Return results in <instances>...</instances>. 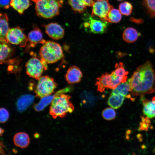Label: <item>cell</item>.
<instances>
[{
	"label": "cell",
	"instance_id": "6da1fadb",
	"mask_svg": "<svg viewBox=\"0 0 155 155\" xmlns=\"http://www.w3.org/2000/svg\"><path fill=\"white\" fill-rule=\"evenodd\" d=\"M127 81L131 95L142 98L146 94L154 92L155 72L150 61H147L139 66Z\"/></svg>",
	"mask_w": 155,
	"mask_h": 155
},
{
	"label": "cell",
	"instance_id": "7a4b0ae2",
	"mask_svg": "<svg viewBox=\"0 0 155 155\" xmlns=\"http://www.w3.org/2000/svg\"><path fill=\"white\" fill-rule=\"evenodd\" d=\"M35 4L36 15L45 18H51L59 14L63 0H31Z\"/></svg>",
	"mask_w": 155,
	"mask_h": 155
},
{
	"label": "cell",
	"instance_id": "3957f363",
	"mask_svg": "<svg viewBox=\"0 0 155 155\" xmlns=\"http://www.w3.org/2000/svg\"><path fill=\"white\" fill-rule=\"evenodd\" d=\"M71 96L62 94L56 96L51 103L49 114L55 119L57 117L63 118L68 113H72L74 106L69 100Z\"/></svg>",
	"mask_w": 155,
	"mask_h": 155
},
{
	"label": "cell",
	"instance_id": "277c9868",
	"mask_svg": "<svg viewBox=\"0 0 155 155\" xmlns=\"http://www.w3.org/2000/svg\"><path fill=\"white\" fill-rule=\"evenodd\" d=\"M41 58L47 63H55L63 56V51L60 45L54 42L49 41L43 44L39 51Z\"/></svg>",
	"mask_w": 155,
	"mask_h": 155
},
{
	"label": "cell",
	"instance_id": "5b68a950",
	"mask_svg": "<svg viewBox=\"0 0 155 155\" xmlns=\"http://www.w3.org/2000/svg\"><path fill=\"white\" fill-rule=\"evenodd\" d=\"M35 90L36 96L42 98L51 95L57 87L53 79L47 75L41 76Z\"/></svg>",
	"mask_w": 155,
	"mask_h": 155
},
{
	"label": "cell",
	"instance_id": "8992f818",
	"mask_svg": "<svg viewBox=\"0 0 155 155\" xmlns=\"http://www.w3.org/2000/svg\"><path fill=\"white\" fill-rule=\"evenodd\" d=\"M27 74L30 77L38 80L44 69L41 59L33 57L26 63Z\"/></svg>",
	"mask_w": 155,
	"mask_h": 155
},
{
	"label": "cell",
	"instance_id": "52a82bcc",
	"mask_svg": "<svg viewBox=\"0 0 155 155\" xmlns=\"http://www.w3.org/2000/svg\"><path fill=\"white\" fill-rule=\"evenodd\" d=\"M6 39L10 43L19 45L21 47L25 46L28 41V38L19 26L9 29L7 34Z\"/></svg>",
	"mask_w": 155,
	"mask_h": 155
},
{
	"label": "cell",
	"instance_id": "ba28073f",
	"mask_svg": "<svg viewBox=\"0 0 155 155\" xmlns=\"http://www.w3.org/2000/svg\"><path fill=\"white\" fill-rule=\"evenodd\" d=\"M92 16L98 17L101 20L106 22L107 15L113 6L109 2L108 0L97 1L94 2L92 6Z\"/></svg>",
	"mask_w": 155,
	"mask_h": 155
},
{
	"label": "cell",
	"instance_id": "9c48e42d",
	"mask_svg": "<svg viewBox=\"0 0 155 155\" xmlns=\"http://www.w3.org/2000/svg\"><path fill=\"white\" fill-rule=\"evenodd\" d=\"M107 22L102 21L94 19L90 17L88 22L84 23L85 28L89 29L90 32L94 34H102L106 30Z\"/></svg>",
	"mask_w": 155,
	"mask_h": 155
},
{
	"label": "cell",
	"instance_id": "30bf717a",
	"mask_svg": "<svg viewBox=\"0 0 155 155\" xmlns=\"http://www.w3.org/2000/svg\"><path fill=\"white\" fill-rule=\"evenodd\" d=\"M96 85L97 91L101 92L106 88L114 89L116 88L111 74L107 72L97 78Z\"/></svg>",
	"mask_w": 155,
	"mask_h": 155
},
{
	"label": "cell",
	"instance_id": "8fae6325",
	"mask_svg": "<svg viewBox=\"0 0 155 155\" xmlns=\"http://www.w3.org/2000/svg\"><path fill=\"white\" fill-rule=\"evenodd\" d=\"M45 32L51 38L58 40L63 38L64 30L61 26L56 23H51L44 26Z\"/></svg>",
	"mask_w": 155,
	"mask_h": 155
},
{
	"label": "cell",
	"instance_id": "7c38bea8",
	"mask_svg": "<svg viewBox=\"0 0 155 155\" xmlns=\"http://www.w3.org/2000/svg\"><path fill=\"white\" fill-rule=\"evenodd\" d=\"M71 89L69 87H67L57 92L53 95H50L41 98L38 103L34 105L33 106L34 109L36 111H40L42 110L51 102L56 96L68 92L71 90Z\"/></svg>",
	"mask_w": 155,
	"mask_h": 155
},
{
	"label": "cell",
	"instance_id": "4fadbf2b",
	"mask_svg": "<svg viewBox=\"0 0 155 155\" xmlns=\"http://www.w3.org/2000/svg\"><path fill=\"white\" fill-rule=\"evenodd\" d=\"M65 77L66 80L68 83L75 84L81 81L82 77V73L79 67L73 65L69 68Z\"/></svg>",
	"mask_w": 155,
	"mask_h": 155
},
{
	"label": "cell",
	"instance_id": "5bb4252c",
	"mask_svg": "<svg viewBox=\"0 0 155 155\" xmlns=\"http://www.w3.org/2000/svg\"><path fill=\"white\" fill-rule=\"evenodd\" d=\"M93 0H68V3L72 9L75 12L83 13L87 6H92Z\"/></svg>",
	"mask_w": 155,
	"mask_h": 155
},
{
	"label": "cell",
	"instance_id": "9a60e30c",
	"mask_svg": "<svg viewBox=\"0 0 155 155\" xmlns=\"http://www.w3.org/2000/svg\"><path fill=\"white\" fill-rule=\"evenodd\" d=\"M28 41L30 43V46L33 47L38 44H43L46 41L43 38L42 33L41 30L36 26H34V29L28 34Z\"/></svg>",
	"mask_w": 155,
	"mask_h": 155
},
{
	"label": "cell",
	"instance_id": "2e32d148",
	"mask_svg": "<svg viewBox=\"0 0 155 155\" xmlns=\"http://www.w3.org/2000/svg\"><path fill=\"white\" fill-rule=\"evenodd\" d=\"M143 106V113L148 118L155 117V96L149 100L142 98Z\"/></svg>",
	"mask_w": 155,
	"mask_h": 155
},
{
	"label": "cell",
	"instance_id": "e0dca14e",
	"mask_svg": "<svg viewBox=\"0 0 155 155\" xmlns=\"http://www.w3.org/2000/svg\"><path fill=\"white\" fill-rule=\"evenodd\" d=\"M34 98V96L30 94H24L20 96L18 99L16 103L18 111L22 112L27 109L32 103Z\"/></svg>",
	"mask_w": 155,
	"mask_h": 155
},
{
	"label": "cell",
	"instance_id": "ac0fdd59",
	"mask_svg": "<svg viewBox=\"0 0 155 155\" xmlns=\"http://www.w3.org/2000/svg\"><path fill=\"white\" fill-rule=\"evenodd\" d=\"M13 140L16 146L22 148L27 147L30 142V138L28 134L23 132L16 134L14 136Z\"/></svg>",
	"mask_w": 155,
	"mask_h": 155
},
{
	"label": "cell",
	"instance_id": "d6986e66",
	"mask_svg": "<svg viewBox=\"0 0 155 155\" xmlns=\"http://www.w3.org/2000/svg\"><path fill=\"white\" fill-rule=\"evenodd\" d=\"M131 88L128 81L121 83L115 88L113 89L112 93L120 94L125 97L130 99L133 101L135 100L130 94Z\"/></svg>",
	"mask_w": 155,
	"mask_h": 155
},
{
	"label": "cell",
	"instance_id": "ffe728a7",
	"mask_svg": "<svg viewBox=\"0 0 155 155\" xmlns=\"http://www.w3.org/2000/svg\"><path fill=\"white\" fill-rule=\"evenodd\" d=\"M8 18L7 15L6 13H1L0 42L7 41L6 39V36L9 29L8 26Z\"/></svg>",
	"mask_w": 155,
	"mask_h": 155
},
{
	"label": "cell",
	"instance_id": "44dd1931",
	"mask_svg": "<svg viewBox=\"0 0 155 155\" xmlns=\"http://www.w3.org/2000/svg\"><path fill=\"white\" fill-rule=\"evenodd\" d=\"M125 98L121 94L111 93L108 99V104L112 108L118 109L123 104Z\"/></svg>",
	"mask_w": 155,
	"mask_h": 155
},
{
	"label": "cell",
	"instance_id": "7402d4cb",
	"mask_svg": "<svg viewBox=\"0 0 155 155\" xmlns=\"http://www.w3.org/2000/svg\"><path fill=\"white\" fill-rule=\"evenodd\" d=\"M31 4L30 0H11L10 5L20 14H22Z\"/></svg>",
	"mask_w": 155,
	"mask_h": 155
},
{
	"label": "cell",
	"instance_id": "603a6c76",
	"mask_svg": "<svg viewBox=\"0 0 155 155\" xmlns=\"http://www.w3.org/2000/svg\"><path fill=\"white\" fill-rule=\"evenodd\" d=\"M140 36L137 30L132 27L126 28L123 32L122 37L123 40L127 42L131 43L135 42Z\"/></svg>",
	"mask_w": 155,
	"mask_h": 155
},
{
	"label": "cell",
	"instance_id": "cb8c5ba5",
	"mask_svg": "<svg viewBox=\"0 0 155 155\" xmlns=\"http://www.w3.org/2000/svg\"><path fill=\"white\" fill-rule=\"evenodd\" d=\"M115 69L111 73L119 78L122 83L126 82L129 72L126 71L123 64L122 62L117 63L115 65Z\"/></svg>",
	"mask_w": 155,
	"mask_h": 155
},
{
	"label": "cell",
	"instance_id": "d4e9b609",
	"mask_svg": "<svg viewBox=\"0 0 155 155\" xmlns=\"http://www.w3.org/2000/svg\"><path fill=\"white\" fill-rule=\"evenodd\" d=\"M7 41L0 42V61L1 64L2 63L12 51L11 47L8 44Z\"/></svg>",
	"mask_w": 155,
	"mask_h": 155
},
{
	"label": "cell",
	"instance_id": "484cf974",
	"mask_svg": "<svg viewBox=\"0 0 155 155\" xmlns=\"http://www.w3.org/2000/svg\"><path fill=\"white\" fill-rule=\"evenodd\" d=\"M121 18V14L119 10L113 8L108 13L106 17V22L117 23L120 21Z\"/></svg>",
	"mask_w": 155,
	"mask_h": 155
},
{
	"label": "cell",
	"instance_id": "4316f807",
	"mask_svg": "<svg viewBox=\"0 0 155 155\" xmlns=\"http://www.w3.org/2000/svg\"><path fill=\"white\" fill-rule=\"evenodd\" d=\"M133 6L131 4L127 1L121 3L119 6V10L121 13L123 15L128 16L131 13Z\"/></svg>",
	"mask_w": 155,
	"mask_h": 155
},
{
	"label": "cell",
	"instance_id": "83f0119b",
	"mask_svg": "<svg viewBox=\"0 0 155 155\" xmlns=\"http://www.w3.org/2000/svg\"><path fill=\"white\" fill-rule=\"evenodd\" d=\"M143 2L149 15L155 17V0H143Z\"/></svg>",
	"mask_w": 155,
	"mask_h": 155
},
{
	"label": "cell",
	"instance_id": "f1b7e54d",
	"mask_svg": "<svg viewBox=\"0 0 155 155\" xmlns=\"http://www.w3.org/2000/svg\"><path fill=\"white\" fill-rule=\"evenodd\" d=\"M102 115L104 119L107 120H111L115 118L116 113L113 108H107L103 110Z\"/></svg>",
	"mask_w": 155,
	"mask_h": 155
},
{
	"label": "cell",
	"instance_id": "f546056e",
	"mask_svg": "<svg viewBox=\"0 0 155 155\" xmlns=\"http://www.w3.org/2000/svg\"><path fill=\"white\" fill-rule=\"evenodd\" d=\"M9 114L8 111L5 108H1L0 109V121L1 123H3L8 119Z\"/></svg>",
	"mask_w": 155,
	"mask_h": 155
},
{
	"label": "cell",
	"instance_id": "4dcf8cb0",
	"mask_svg": "<svg viewBox=\"0 0 155 155\" xmlns=\"http://www.w3.org/2000/svg\"><path fill=\"white\" fill-rule=\"evenodd\" d=\"M148 118L143 117L142 118V122L140 123V130H147L149 126L150 121Z\"/></svg>",
	"mask_w": 155,
	"mask_h": 155
},
{
	"label": "cell",
	"instance_id": "1f68e13d",
	"mask_svg": "<svg viewBox=\"0 0 155 155\" xmlns=\"http://www.w3.org/2000/svg\"><path fill=\"white\" fill-rule=\"evenodd\" d=\"M11 0H0V7L5 9H8L10 5Z\"/></svg>",
	"mask_w": 155,
	"mask_h": 155
},
{
	"label": "cell",
	"instance_id": "d6a6232c",
	"mask_svg": "<svg viewBox=\"0 0 155 155\" xmlns=\"http://www.w3.org/2000/svg\"><path fill=\"white\" fill-rule=\"evenodd\" d=\"M4 129L0 128V136H1L4 132Z\"/></svg>",
	"mask_w": 155,
	"mask_h": 155
},
{
	"label": "cell",
	"instance_id": "836d02e7",
	"mask_svg": "<svg viewBox=\"0 0 155 155\" xmlns=\"http://www.w3.org/2000/svg\"><path fill=\"white\" fill-rule=\"evenodd\" d=\"M117 0L119 1H123L124 0Z\"/></svg>",
	"mask_w": 155,
	"mask_h": 155
},
{
	"label": "cell",
	"instance_id": "e575fe53",
	"mask_svg": "<svg viewBox=\"0 0 155 155\" xmlns=\"http://www.w3.org/2000/svg\"><path fill=\"white\" fill-rule=\"evenodd\" d=\"M97 1H103L104 0H95Z\"/></svg>",
	"mask_w": 155,
	"mask_h": 155
}]
</instances>
